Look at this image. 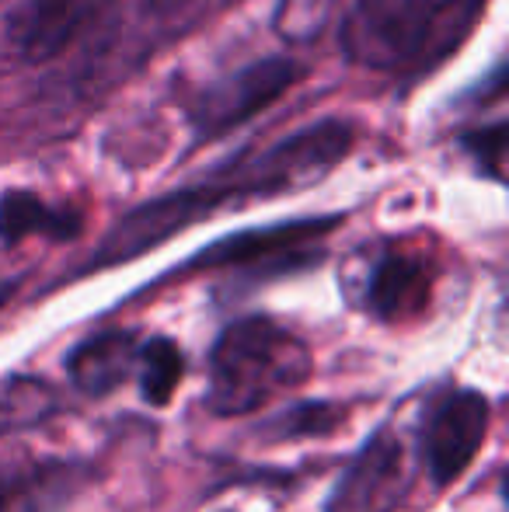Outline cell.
Segmentation results:
<instances>
[{
	"label": "cell",
	"mask_w": 509,
	"mask_h": 512,
	"mask_svg": "<svg viewBox=\"0 0 509 512\" xmlns=\"http://www.w3.org/2000/svg\"><path fill=\"white\" fill-rule=\"evenodd\" d=\"M311 366V349L300 335L272 317H241L213 342L203 405L220 418L252 415L279 394L297 391Z\"/></svg>",
	"instance_id": "1"
},
{
	"label": "cell",
	"mask_w": 509,
	"mask_h": 512,
	"mask_svg": "<svg viewBox=\"0 0 509 512\" xmlns=\"http://www.w3.org/2000/svg\"><path fill=\"white\" fill-rule=\"evenodd\" d=\"M482 7L485 0H356L342 21V49L367 70H415L454 49Z\"/></svg>",
	"instance_id": "2"
},
{
	"label": "cell",
	"mask_w": 509,
	"mask_h": 512,
	"mask_svg": "<svg viewBox=\"0 0 509 512\" xmlns=\"http://www.w3.org/2000/svg\"><path fill=\"white\" fill-rule=\"evenodd\" d=\"M116 0H18L4 21L7 46L25 63H53L109 25Z\"/></svg>",
	"instance_id": "3"
},
{
	"label": "cell",
	"mask_w": 509,
	"mask_h": 512,
	"mask_svg": "<svg viewBox=\"0 0 509 512\" xmlns=\"http://www.w3.org/2000/svg\"><path fill=\"white\" fill-rule=\"evenodd\" d=\"M492 422V405L485 394L471 387H454L422 418L419 457L426 467L433 488H447L461 478L478 457L485 443V432Z\"/></svg>",
	"instance_id": "4"
},
{
	"label": "cell",
	"mask_w": 509,
	"mask_h": 512,
	"mask_svg": "<svg viewBox=\"0 0 509 512\" xmlns=\"http://www.w3.org/2000/svg\"><path fill=\"white\" fill-rule=\"evenodd\" d=\"M415 481L408 443L391 429H381L349 460L339 485L332 488L325 512H394Z\"/></svg>",
	"instance_id": "5"
},
{
	"label": "cell",
	"mask_w": 509,
	"mask_h": 512,
	"mask_svg": "<svg viewBox=\"0 0 509 512\" xmlns=\"http://www.w3.org/2000/svg\"><path fill=\"white\" fill-rule=\"evenodd\" d=\"M433 279L436 272L422 251H412L405 244H387L367 258L356 297L370 317L384 324L415 321L429 307Z\"/></svg>",
	"instance_id": "6"
},
{
	"label": "cell",
	"mask_w": 509,
	"mask_h": 512,
	"mask_svg": "<svg viewBox=\"0 0 509 512\" xmlns=\"http://www.w3.org/2000/svg\"><path fill=\"white\" fill-rule=\"evenodd\" d=\"M136 342L133 331H102L84 338L67 356V377L84 398H109L126 384L136 370Z\"/></svg>",
	"instance_id": "7"
},
{
	"label": "cell",
	"mask_w": 509,
	"mask_h": 512,
	"mask_svg": "<svg viewBox=\"0 0 509 512\" xmlns=\"http://www.w3.org/2000/svg\"><path fill=\"white\" fill-rule=\"evenodd\" d=\"M81 478V467L67 460L0 464V512H49L81 485Z\"/></svg>",
	"instance_id": "8"
},
{
	"label": "cell",
	"mask_w": 509,
	"mask_h": 512,
	"mask_svg": "<svg viewBox=\"0 0 509 512\" xmlns=\"http://www.w3.org/2000/svg\"><path fill=\"white\" fill-rule=\"evenodd\" d=\"M286 84H290V67H283V63H262V67L234 77L227 88L213 91L210 105L203 108V119L213 122L217 129H227L234 122L248 119V112L269 105Z\"/></svg>",
	"instance_id": "9"
},
{
	"label": "cell",
	"mask_w": 509,
	"mask_h": 512,
	"mask_svg": "<svg viewBox=\"0 0 509 512\" xmlns=\"http://www.w3.org/2000/svg\"><path fill=\"white\" fill-rule=\"evenodd\" d=\"M60 411V391L32 373L0 377V436L49 422Z\"/></svg>",
	"instance_id": "10"
},
{
	"label": "cell",
	"mask_w": 509,
	"mask_h": 512,
	"mask_svg": "<svg viewBox=\"0 0 509 512\" xmlns=\"http://www.w3.org/2000/svg\"><path fill=\"white\" fill-rule=\"evenodd\" d=\"M77 216L63 213V209L46 206L39 196H25V192H11L0 199V241L14 244L28 234H46L56 241H67L77 234Z\"/></svg>",
	"instance_id": "11"
},
{
	"label": "cell",
	"mask_w": 509,
	"mask_h": 512,
	"mask_svg": "<svg viewBox=\"0 0 509 512\" xmlns=\"http://www.w3.org/2000/svg\"><path fill=\"white\" fill-rule=\"evenodd\" d=\"M136 377H140V398L150 408H164L185 377V352L164 335L147 338L136 349Z\"/></svg>",
	"instance_id": "12"
},
{
	"label": "cell",
	"mask_w": 509,
	"mask_h": 512,
	"mask_svg": "<svg viewBox=\"0 0 509 512\" xmlns=\"http://www.w3.org/2000/svg\"><path fill=\"white\" fill-rule=\"evenodd\" d=\"M339 422L342 408L318 401V405H293L290 411H283L269 422V432H279V436H325Z\"/></svg>",
	"instance_id": "13"
},
{
	"label": "cell",
	"mask_w": 509,
	"mask_h": 512,
	"mask_svg": "<svg viewBox=\"0 0 509 512\" xmlns=\"http://www.w3.org/2000/svg\"><path fill=\"white\" fill-rule=\"evenodd\" d=\"M192 0H150V7L161 14H171V11H182V7H189Z\"/></svg>",
	"instance_id": "14"
},
{
	"label": "cell",
	"mask_w": 509,
	"mask_h": 512,
	"mask_svg": "<svg viewBox=\"0 0 509 512\" xmlns=\"http://www.w3.org/2000/svg\"><path fill=\"white\" fill-rule=\"evenodd\" d=\"M14 290H18V283H14V279H0V307H4L7 300H11Z\"/></svg>",
	"instance_id": "15"
}]
</instances>
